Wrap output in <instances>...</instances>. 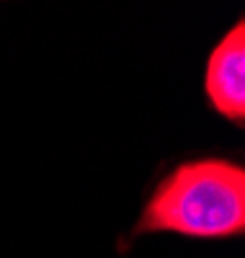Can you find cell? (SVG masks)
Masks as SVG:
<instances>
[{"label":"cell","mask_w":245,"mask_h":258,"mask_svg":"<svg viewBox=\"0 0 245 258\" xmlns=\"http://www.w3.org/2000/svg\"><path fill=\"white\" fill-rule=\"evenodd\" d=\"M191 243L245 238V158L240 150H196L165 163L145 186L137 217L116 240L129 255L142 238Z\"/></svg>","instance_id":"cell-1"},{"label":"cell","mask_w":245,"mask_h":258,"mask_svg":"<svg viewBox=\"0 0 245 258\" xmlns=\"http://www.w3.org/2000/svg\"><path fill=\"white\" fill-rule=\"evenodd\" d=\"M204 106L237 132L245 129V16L217 36L202 64Z\"/></svg>","instance_id":"cell-2"}]
</instances>
